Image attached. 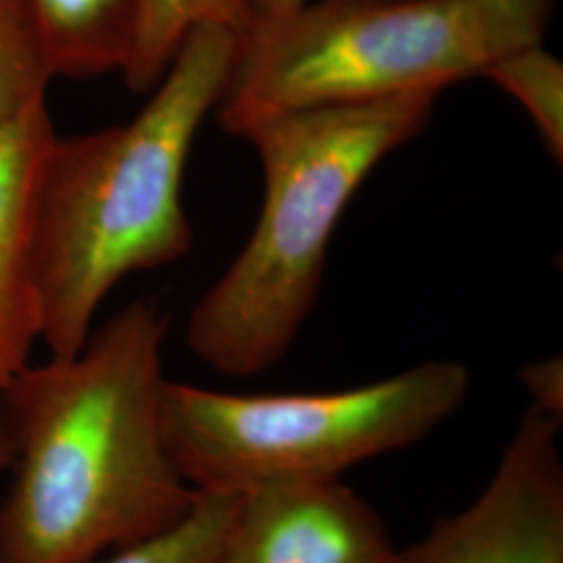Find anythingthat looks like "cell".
Instances as JSON below:
<instances>
[{
    "mask_svg": "<svg viewBox=\"0 0 563 563\" xmlns=\"http://www.w3.org/2000/svg\"><path fill=\"white\" fill-rule=\"evenodd\" d=\"M495 59L467 0H311L239 36L216 118L386 101L483 76Z\"/></svg>",
    "mask_w": 563,
    "mask_h": 563,
    "instance_id": "5",
    "label": "cell"
},
{
    "mask_svg": "<svg viewBox=\"0 0 563 563\" xmlns=\"http://www.w3.org/2000/svg\"><path fill=\"white\" fill-rule=\"evenodd\" d=\"M483 21L495 57L530 44H543L553 0H467Z\"/></svg>",
    "mask_w": 563,
    "mask_h": 563,
    "instance_id": "14",
    "label": "cell"
},
{
    "mask_svg": "<svg viewBox=\"0 0 563 563\" xmlns=\"http://www.w3.org/2000/svg\"><path fill=\"white\" fill-rule=\"evenodd\" d=\"M395 549L383 516L334 478L239 495L216 563H390Z\"/></svg>",
    "mask_w": 563,
    "mask_h": 563,
    "instance_id": "7",
    "label": "cell"
},
{
    "mask_svg": "<svg viewBox=\"0 0 563 563\" xmlns=\"http://www.w3.org/2000/svg\"><path fill=\"white\" fill-rule=\"evenodd\" d=\"M55 136L46 102L0 123V388L30 363L42 336L34 225L42 163Z\"/></svg>",
    "mask_w": 563,
    "mask_h": 563,
    "instance_id": "8",
    "label": "cell"
},
{
    "mask_svg": "<svg viewBox=\"0 0 563 563\" xmlns=\"http://www.w3.org/2000/svg\"><path fill=\"white\" fill-rule=\"evenodd\" d=\"M11 462H13V453H11V444L7 439V432L0 423V472H9L11 470Z\"/></svg>",
    "mask_w": 563,
    "mask_h": 563,
    "instance_id": "17",
    "label": "cell"
},
{
    "mask_svg": "<svg viewBox=\"0 0 563 563\" xmlns=\"http://www.w3.org/2000/svg\"><path fill=\"white\" fill-rule=\"evenodd\" d=\"M242 2H244L246 18H249V27H246V32H249V30L272 25L276 21L292 15L295 11H299L311 0H242Z\"/></svg>",
    "mask_w": 563,
    "mask_h": 563,
    "instance_id": "16",
    "label": "cell"
},
{
    "mask_svg": "<svg viewBox=\"0 0 563 563\" xmlns=\"http://www.w3.org/2000/svg\"><path fill=\"white\" fill-rule=\"evenodd\" d=\"M483 76L495 81L509 97L522 104L534 123L547 153L563 159V65L547 53L543 44L497 55Z\"/></svg>",
    "mask_w": 563,
    "mask_h": 563,
    "instance_id": "11",
    "label": "cell"
},
{
    "mask_svg": "<svg viewBox=\"0 0 563 563\" xmlns=\"http://www.w3.org/2000/svg\"><path fill=\"white\" fill-rule=\"evenodd\" d=\"M441 92L263 115L236 132L262 159V213L239 257L195 305L188 349L246 378L280 362L322 288L332 234L378 163L416 139Z\"/></svg>",
    "mask_w": 563,
    "mask_h": 563,
    "instance_id": "3",
    "label": "cell"
},
{
    "mask_svg": "<svg viewBox=\"0 0 563 563\" xmlns=\"http://www.w3.org/2000/svg\"><path fill=\"white\" fill-rule=\"evenodd\" d=\"M520 383L530 397V407L563 420V362L560 355L526 363L520 369Z\"/></svg>",
    "mask_w": 563,
    "mask_h": 563,
    "instance_id": "15",
    "label": "cell"
},
{
    "mask_svg": "<svg viewBox=\"0 0 563 563\" xmlns=\"http://www.w3.org/2000/svg\"><path fill=\"white\" fill-rule=\"evenodd\" d=\"M167 320L134 301L78 353L27 363L0 388L13 483L0 563H90L172 530L199 495L163 437Z\"/></svg>",
    "mask_w": 563,
    "mask_h": 563,
    "instance_id": "1",
    "label": "cell"
},
{
    "mask_svg": "<svg viewBox=\"0 0 563 563\" xmlns=\"http://www.w3.org/2000/svg\"><path fill=\"white\" fill-rule=\"evenodd\" d=\"M470 388V369L446 360L330 393L242 395L167 380L163 437L197 493L244 495L334 481L420 443L462 407Z\"/></svg>",
    "mask_w": 563,
    "mask_h": 563,
    "instance_id": "4",
    "label": "cell"
},
{
    "mask_svg": "<svg viewBox=\"0 0 563 563\" xmlns=\"http://www.w3.org/2000/svg\"><path fill=\"white\" fill-rule=\"evenodd\" d=\"M201 23H218L242 36L249 18L242 0H144L141 32L123 80L134 95H148L176 59L181 42Z\"/></svg>",
    "mask_w": 563,
    "mask_h": 563,
    "instance_id": "10",
    "label": "cell"
},
{
    "mask_svg": "<svg viewBox=\"0 0 563 563\" xmlns=\"http://www.w3.org/2000/svg\"><path fill=\"white\" fill-rule=\"evenodd\" d=\"M236 505L239 495L201 493L172 530L90 563H216Z\"/></svg>",
    "mask_w": 563,
    "mask_h": 563,
    "instance_id": "12",
    "label": "cell"
},
{
    "mask_svg": "<svg viewBox=\"0 0 563 563\" xmlns=\"http://www.w3.org/2000/svg\"><path fill=\"white\" fill-rule=\"evenodd\" d=\"M562 420L528 407L481 495L390 563H563Z\"/></svg>",
    "mask_w": 563,
    "mask_h": 563,
    "instance_id": "6",
    "label": "cell"
},
{
    "mask_svg": "<svg viewBox=\"0 0 563 563\" xmlns=\"http://www.w3.org/2000/svg\"><path fill=\"white\" fill-rule=\"evenodd\" d=\"M236 42L223 25H197L136 118L51 142L34 225L41 341L51 355L80 351L120 282L190 253L184 174Z\"/></svg>",
    "mask_w": 563,
    "mask_h": 563,
    "instance_id": "2",
    "label": "cell"
},
{
    "mask_svg": "<svg viewBox=\"0 0 563 563\" xmlns=\"http://www.w3.org/2000/svg\"><path fill=\"white\" fill-rule=\"evenodd\" d=\"M53 78L123 74L141 32L144 0H20Z\"/></svg>",
    "mask_w": 563,
    "mask_h": 563,
    "instance_id": "9",
    "label": "cell"
},
{
    "mask_svg": "<svg viewBox=\"0 0 563 563\" xmlns=\"http://www.w3.org/2000/svg\"><path fill=\"white\" fill-rule=\"evenodd\" d=\"M53 80L20 0H0V123L46 102Z\"/></svg>",
    "mask_w": 563,
    "mask_h": 563,
    "instance_id": "13",
    "label": "cell"
}]
</instances>
